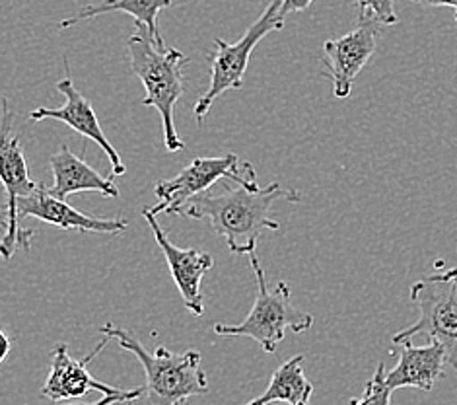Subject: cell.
<instances>
[{"instance_id": "6da1fadb", "label": "cell", "mask_w": 457, "mask_h": 405, "mask_svg": "<svg viewBox=\"0 0 457 405\" xmlns=\"http://www.w3.org/2000/svg\"><path fill=\"white\" fill-rule=\"evenodd\" d=\"M277 201L300 203L302 193L292 188H282L273 181L259 188V181L222 185L216 193H201L185 203L176 213L185 218L203 221L206 218L214 232L226 240L232 254H253L261 234L265 230H278L273 218Z\"/></svg>"}, {"instance_id": "7a4b0ae2", "label": "cell", "mask_w": 457, "mask_h": 405, "mask_svg": "<svg viewBox=\"0 0 457 405\" xmlns=\"http://www.w3.org/2000/svg\"><path fill=\"white\" fill-rule=\"evenodd\" d=\"M97 332L115 339L119 347L133 353L145 367L146 405H178L209 392V380L203 370V357L199 351L173 353L162 345L154 353H148L145 345L123 327L105 324Z\"/></svg>"}, {"instance_id": "3957f363", "label": "cell", "mask_w": 457, "mask_h": 405, "mask_svg": "<svg viewBox=\"0 0 457 405\" xmlns=\"http://www.w3.org/2000/svg\"><path fill=\"white\" fill-rule=\"evenodd\" d=\"M127 49L130 69L146 90L143 105L154 107L160 114L166 148L170 152L183 150L185 145L173 123V109L183 96V69L189 59L179 49L158 47L143 26H137L135 34L127 39Z\"/></svg>"}, {"instance_id": "277c9868", "label": "cell", "mask_w": 457, "mask_h": 405, "mask_svg": "<svg viewBox=\"0 0 457 405\" xmlns=\"http://www.w3.org/2000/svg\"><path fill=\"white\" fill-rule=\"evenodd\" d=\"M249 261L257 279V297L252 312L242 324L226 325L214 324V333L226 337H249L261 345L265 353H275L278 343L285 339L287 330L294 333L308 332L313 325V316L294 308L290 300V287L280 281L275 289L267 287L265 271L257 254H249Z\"/></svg>"}, {"instance_id": "5b68a950", "label": "cell", "mask_w": 457, "mask_h": 405, "mask_svg": "<svg viewBox=\"0 0 457 405\" xmlns=\"http://www.w3.org/2000/svg\"><path fill=\"white\" fill-rule=\"evenodd\" d=\"M411 302L419 320L391 337L394 345L427 335L444 347L445 360L457 368V267L434 273L411 287Z\"/></svg>"}, {"instance_id": "8992f818", "label": "cell", "mask_w": 457, "mask_h": 405, "mask_svg": "<svg viewBox=\"0 0 457 405\" xmlns=\"http://www.w3.org/2000/svg\"><path fill=\"white\" fill-rule=\"evenodd\" d=\"M280 4L282 0H270L265 13L257 18L255 24L249 26V30L239 41L226 43L224 39H214V53L209 57V89H206V92L195 104V117H197L199 127H203L209 109L224 92L242 89L249 59H252V53L259 46V41H263L270 31H278L285 28V16L280 14Z\"/></svg>"}, {"instance_id": "52a82bcc", "label": "cell", "mask_w": 457, "mask_h": 405, "mask_svg": "<svg viewBox=\"0 0 457 405\" xmlns=\"http://www.w3.org/2000/svg\"><path fill=\"white\" fill-rule=\"evenodd\" d=\"M16 114L10 107L8 97L3 100V115H0V183L6 193V234L0 240V256L10 259L16 249H28L34 238V230L20 226L18 201L36 191L37 183L29 180V170L21 147L20 135L14 129Z\"/></svg>"}, {"instance_id": "ba28073f", "label": "cell", "mask_w": 457, "mask_h": 405, "mask_svg": "<svg viewBox=\"0 0 457 405\" xmlns=\"http://www.w3.org/2000/svg\"><path fill=\"white\" fill-rule=\"evenodd\" d=\"M220 180L247 183L255 181L257 173L252 162H239L232 152L224 156H199L187 168H183L176 178L162 180L154 185V195L160 203L150 207V213L156 216L160 213L176 215L185 203L211 190Z\"/></svg>"}, {"instance_id": "9c48e42d", "label": "cell", "mask_w": 457, "mask_h": 405, "mask_svg": "<svg viewBox=\"0 0 457 405\" xmlns=\"http://www.w3.org/2000/svg\"><path fill=\"white\" fill-rule=\"evenodd\" d=\"M378 28L379 24L372 18L361 16L358 26L339 39H329L323 43L325 71L321 76L333 84L335 97H348L353 92L356 76L372 59L378 47Z\"/></svg>"}, {"instance_id": "30bf717a", "label": "cell", "mask_w": 457, "mask_h": 405, "mask_svg": "<svg viewBox=\"0 0 457 405\" xmlns=\"http://www.w3.org/2000/svg\"><path fill=\"white\" fill-rule=\"evenodd\" d=\"M64 79L57 82V90L64 96V105L62 107H37L29 114L31 122H46V119H55V122H62L64 125H69L76 133L82 135L84 139L94 140L96 145H100V148L105 152V156L110 158L113 176H125V162L119 156V152L115 147L107 140L104 129L97 122V115L94 112V105L80 94V90L76 89L72 79H71V67L69 61L64 57Z\"/></svg>"}, {"instance_id": "8fae6325", "label": "cell", "mask_w": 457, "mask_h": 405, "mask_svg": "<svg viewBox=\"0 0 457 405\" xmlns=\"http://www.w3.org/2000/svg\"><path fill=\"white\" fill-rule=\"evenodd\" d=\"M107 342H110V337L104 335L97 347L92 349V351L80 360L69 355L67 343H59L53 349L51 370L46 384L41 388V396H46L47 400L57 403L64 400H79L86 396L90 390L102 392L104 396H121V393H125L127 390L107 386L104 382L96 380L88 372V365L92 363V359H96V355H100L104 351Z\"/></svg>"}, {"instance_id": "7c38bea8", "label": "cell", "mask_w": 457, "mask_h": 405, "mask_svg": "<svg viewBox=\"0 0 457 405\" xmlns=\"http://www.w3.org/2000/svg\"><path fill=\"white\" fill-rule=\"evenodd\" d=\"M143 216L146 218L152 234H154L162 254L166 257V264L170 267L173 283H176V287L181 294L185 308L195 316H203L204 304L201 294V283L206 275V271H211L214 266L212 256L195 248L183 249L173 246L168 240L164 228L160 226L156 215H152L150 209H143Z\"/></svg>"}, {"instance_id": "4fadbf2b", "label": "cell", "mask_w": 457, "mask_h": 405, "mask_svg": "<svg viewBox=\"0 0 457 405\" xmlns=\"http://www.w3.org/2000/svg\"><path fill=\"white\" fill-rule=\"evenodd\" d=\"M18 216H34L41 223H47L62 230H80V232L92 234H121L129 228L125 218H96L72 209L67 201L57 199L41 183H37L34 193L21 197L18 201Z\"/></svg>"}, {"instance_id": "5bb4252c", "label": "cell", "mask_w": 457, "mask_h": 405, "mask_svg": "<svg viewBox=\"0 0 457 405\" xmlns=\"http://www.w3.org/2000/svg\"><path fill=\"white\" fill-rule=\"evenodd\" d=\"M397 347L399 363L386 375V384L389 390L401 388H417L422 392H430L436 382L444 378L445 360L444 347L432 342L422 347H415L411 342H405Z\"/></svg>"}, {"instance_id": "9a60e30c", "label": "cell", "mask_w": 457, "mask_h": 405, "mask_svg": "<svg viewBox=\"0 0 457 405\" xmlns=\"http://www.w3.org/2000/svg\"><path fill=\"white\" fill-rule=\"evenodd\" d=\"M49 166L53 178H55L49 191L57 199L67 201L69 195L82 191L102 193L104 197H113V199L119 197L117 183L112 178L102 176L82 156L74 155L69 145H62L55 155L49 156Z\"/></svg>"}, {"instance_id": "2e32d148", "label": "cell", "mask_w": 457, "mask_h": 405, "mask_svg": "<svg viewBox=\"0 0 457 405\" xmlns=\"http://www.w3.org/2000/svg\"><path fill=\"white\" fill-rule=\"evenodd\" d=\"M171 4H173V0H100L97 4L84 6L76 14L61 20L59 28L69 30L82 20H90V18L112 14V13H125V14L135 18L137 26L146 28L148 36L152 38V41H154L158 47H166L164 38H162L160 28H158V14H160V10L170 8Z\"/></svg>"}, {"instance_id": "e0dca14e", "label": "cell", "mask_w": 457, "mask_h": 405, "mask_svg": "<svg viewBox=\"0 0 457 405\" xmlns=\"http://www.w3.org/2000/svg\"><path fill=\"white\" fill-rule=\"evenodd\" d=\"M312 396L313 386L303 375V355H294L273 372L267 390L245 405H270L277 401L287 405H310Z\"/></svg>"}, {"instance_id": "ac0fdd59", "label": "cell", "mask_w": 457, "mask_h": 405, "mask_svg": "<svg viewBox=\"0 0 457 405\" xmlns=\"http://www.w3.org/2000/svg\"><path fill=\"white\" fill-rule=\"evenodd\" d=\"M386 375V363H378L372 378L364 384L362 396L353 398L348 405H391V393H394V390L387 388Z\"/></svg>"}, {"instance_id": "d6986e66", "label": "cell", "mask_w": 457, "mask_h": 405, "mask_svg": "<svg viewBox=\"0 0 457 405\" xmlns=\"http://www.w3.org/2000/svg\"><path fill=\"white\" fill-rule=\"evenodd\" d=\"M361 16L376 20L379 26L397 24V14L394 0H356Z\"/></svg>"}, {"instance_id": "ffe728a7", "label": "cell", "mask_w": 457, "mask_h": 405, "mask_svg": "<svg viewBox=\"0 0 457 405\" xmlns=\"http://www.w3.org/2000/svg\"><path fill=\"white\" fill-rule=\"evenodd\" d=\"M143 396H145V386L135 388V390H127L125 393H121V396H104L100 401H96V403H69V405H119L125 401H135Z\"/></svg>"}, {"instance_id": "44dd1931", "label": "cell", "mask_w": 457, "mask_h": 405, "mask_svg": "<svg viewBox=\"0 0 457 405\" xmlns=\"http://www.w3.org/2000/svg\"><path fill=\"white\" fill-rule=\"evenodd\" d=\"M312 3L313 0H282L280 14L287 18L288 14H294V13H303V10H306Z\"/></svg>"}, {"instance_id": "7402d4cb", "label": "cell", "mask_w": 457, "mask_h": 405, "mask_svg": "<svg viewBox=\"0 0 457 405\" xmlns=\"http://www.w3.org/2000/svg\"><path fill=\"white\" fill-rule=\"evenodd\" d=\"M411 3H417L422 6H450L455 10V21H457V0H411Z\"/></svg>"}, {"instance_id": "603a6c76", "label": "cell", "mask_w": 457, "mask_h": 405, "mask_svg": "<svg viewBox=\"0 0 457 405\" xmlns=\"http://www.w3.org/2000/svg\"><path fill=\"white\" fill-rule=\"evenodd\" d=\"M10 347H12V343H10L8 335L3 330H0V365H3L6 360V357L10 353Z\"/></svg>"}, {"instance_id": "cb8c5ba5", "label": "cell", "mask_w": 457, "mask_h": 405, "mask_svg": "<svg viewBox=\"0 0 457 405\" xmlns=\"http://www.w3.org/2000/svg\"><path fill=\"white\" fill-rule=\"evenodd\" d=\"M0 228L6 230V221H3V218H0Z\"/></svg>"}, {"instance_id": "d4e9b609", "label": "cell", "mask_w": 457, "mask_h": 405, "mask_svg": "<svg viewBox=\"0 0 457 405\" xmlns=\"http://www.w3.org/2000/svg\"><path fill=\"white\" fill-rule=\"evenodd\" d=\"M178 405H187V401H181V403H178Z\"/></svg>"}]
</instances>
